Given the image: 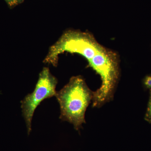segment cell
Here are the masks:
<instances>
[{
  "mask_svg": "<svg viewBox=\"0 0 151 151\" xmlns=\"http://www.w3.org/2000/svg\"><path fill=\"white\" fill-rule=\"evenodd\" d=\"M55 97L60 107V119L73 124L78 131L85 124L86 109L92 101L93 92L80 76H73Z\"/></svg>",
  "mask_w": 151,
  "mask_h": 151,
  "instance_id": "2",
  "label": "cell"
},
{
  "mask_svg": "<svg viewBox=\"0 0 151 151\" xmlns=\"http://www.w3.org/2000/svg\"><path fill=\"white\" fill-rule=\"evenodd\" d=\"M145 84L146 87L149 89L151 88V76H147L145 78Z\"/></svg>",
  "mask_w": 151,
  "mask_h": 151,
  "instance_id": "5",
  "label": "cell"
},
{
  "mask_svg": "<svg viewBox=\"0 0 151 151\" xmlns=\"http://www.w3.org/2000/svg\"><path fill=\"white\" fill-rule=\"evenodd\" d=\"M57 83V79L51 74L49 68L44 67L40 73L33 92L22 100V112L28 134L31 131L32 121L35 109L44 100L55 96Z\"/></svg>",
  "mask_w": 151,
  "mask_h": 151,
  "instance_id": "3",
  "label": "cell"
},
{
  "mask_svg": "<svg viewBox=\"0 0 151 151\" xmlns=\"http://www.w3.org/2000/svg\"><path fill=\"white\" fill-rule=\"evenodd\" d=\"M149 102H151V91L150 93V101H149Z\"/></svg>",
  "mask_w": 151,
  "mask_h": 151,
  "instance_id": "7",
  "label": "cell"
},
{
  "mask_svg": "<svg viewBox=\"0 0 151 151\" xmlns=\"http://www.w3.org/2000/svg\"><path fill=\"white\" fill-rule=\"evenodd\" d=\"M65 52L81 55L100 76L102 84L94 92V102L103 105L113 100L120 76L118 54L98 43L91 34L76 30L64 32L50 47L46 59L57 64L60 55Z\"/></svg>",
  "mask_w": 151,
  "mask_h": 151,
  "instance_id": "1",
  "label": "cell"
},
{
  "mask_svg": "<svg viewBox=\"0 0 151 151\" xmlns=\"http://www.w3.org/2000/svg\"><path fill=\"white\" fill-rule=\"evenodd\" d=\"M146 119L149 122H151V102H149L147 110Z\"/></svg>",
  "mask_w": 151,
  "mask_h": 151,
  "instance_id": "4",
  "label": "cell"
},
{
  "mask_svg": "<svg viewBox=\"0 0 151 151\" xmlns=\"http://www.w3.org/2000/svg\"><path fill=\"white\" fill-rule=\"evenodd\" d=\"M6 1L10 6H13L20 3L22 0H6Z\"/></svg>",
  "mask_w": 151,
  "mask_h": 151,
  "instance_id": "6",
  "label": "cell"
}]
</instances>
